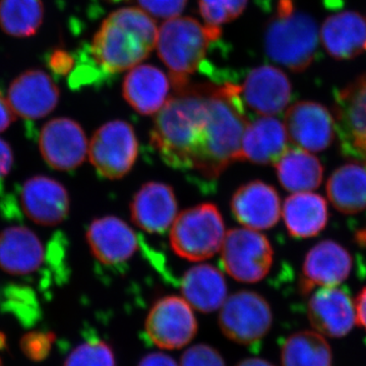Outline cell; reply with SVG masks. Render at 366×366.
<instances>
[{
  "label": "cell",
  "instance_id": "11",
  "mask_svg": "<svg viewBox=\"0 0 366 366\" xmlns=\"http://www.w3.org/2000/svg\"><path fill=\"white\" fill-rule=\"evenodd\" d=\"M334 110L342 153L366 166V74L337 93Z\"/></svg>",
  "mask_w": 366,
  "mask_h": 366
},
{
  "label": "cell",
  "instance_id": "37",
  "mask_svg": "<svg viewBox=\"0 0 366 366\" xmlns=\"http://www.w3.org/2000/svg\"><path fill=\"white\" fill-rule=\"evenodd\" d=\"M74 66V60L66 51L56 50L52 53L49 59V66L55 74H66Z\"/></svg>",
  "mask_w": 366,
  "mask_h": 366
},
{
  "label": "cell",
  "instance_id": "10",
  "mask_svg": "<svg viewBox=\"0 0 366 366\" xmlns=\"http://www.w3.org/2000/svg\"><path fill=\"white\" fill-rule=\"evenodd\" d=\"M149 340L164 350H178L189 345L197 333L192 307L183 297L164 296L154 303L144 324Z\"/></svg>",
  "mask_w": 366,
  "mask_h": 366
},
{
  "label": "cell",
  "instance_id": "38",
  "mask_svg": "<svg viewBox=\"0 0 366 366\" xmlns=\"http://www.w3.org/2000/svg\"><path fill=\"white\" fill-rule=\"evenodd\" d=\"M14 165V152L9 144L0 139V182L6 179Z\"/></svg>",
  "mask_w": 366,
  "mask_h": 366
},
{
  "label": "cell",
  "instance_id": "30",
  "mask_svg": "<svg viewBox=\"0 0 366 366\" xmlns=\"http://www.w3.org/2000/svg\"><path fill=\"white\" fill-rule=\"evenodd\" d=\"M332 362L331 346L317 332H297L282 346V366H332Z\"/></svg>",
  "mask_w": 366,
  "mask_h": 366
},
{
  "label": "cell",
  "instance_id": "41",
  "mask_svg": "<svg viewBox=\"0 0 366 366\" xmlns=\"http://www.w3.org/2000/svg\"><path fill=\"white\" fill-rule=\"evenodd\" d=\"M356 322L366 332V287L358 293L355 300Z\"/></svg>",
  "mask_w": 366,
  "mask_h": 366
},
{
  "label": "cell",
  "instance_id": "19",
  "mask_svg": "<svg viewBox=\"0 0 366 366\" xmlns=\"http://www.w3.org/2000/svg\"><path fill=\"white\" fill-rule=\"evenodd\" d=\"M236 220L252 230L273 228L281 216V202L272 185L254 180L242 185L231 199Z\"/></svg>",
  "mask_w": 366,
  "mask_h": 366
},
{
  "label": "cell",
  "instance_id": "13",
  "mask_svg": "<svg viewBox=\"0 0 366 366\" xmlns=\"http://www.w3.org/2000/svg\"><path fill=\"white\" fill-rule=\"evenodd\" d=\"M288 137L300 149L320 152L333 143L336 124L325 106L312 101H300L288 108L285 114Z\"/></svg>",
  "mask_w": 366,
  "mask_h": 366
},
{
  "label": "cell",
  "instance_id": "29",
  "mask_svg": "<svg viewBox=\"0 0 366 366\" xmlns=\"http://www.w3.org/2000/svg\"><path fill=\"white\" fill-rule=\"evenodd\" d=\"M274 166L282 187L295 194L317 189L324 177L319 159L300 148L287 149Z\"/></svg>",
  "mask_w": 366,
  "mask_h": 366
},
{
  "label": "cell",
  "instance_id": "8",
  "mask_svg": "<svg viewBox=\"0 0 366 366\" xmlns=\"http://www.w3.org/2000/svg\"><path fill=\"white\" fill-rule=\"evenodd\" d=\"M221 250L224 269L242 283L262 280L273 264L274 250L268 238L252 229L229 230Z\"/></svg>",
  "mask_w": 366,
  "mask_h": 366
},
{
  "label": "cell",
  "instance_id": "24",
  "mask_svg": "<svg viewBox=\"0 0 366 366\" xmlns=\"http://www.w3.org/2000/svg\"><path fill=\"white\" fill-rule=\"evenodd\" d=\"M320 40L336 59H352L366 53V21L355 11H343L325 21Z\"/></svg>",
  "mask_w": 366,
  "mask_h": 366
},
{
  "label": "cell",
  "instance_id": "1",
  "mask_svg": "<svg viewBox=\"0 0 366 366\" xmlns=\"http://www.w3.org/2000/svg\"><path fill=\"white\" fill-rule=\"evenodd\" d=\"M249 124L240 86L211 85L203 139L192 157V169L217 178L231 164L242 161V137Z\"/></svg>",
  "mask_w": 366,
  "mask_h": 366
},
{
  "label": "cell",
  "instance_id": "21",
  "mask_svg": "<svg viewBox=\"0 0 366 366\" xmlns=\"http://www.w3.org/2000/svg\"><path fill=\"white\" fill-rule=\"evenodd\" d=\"M86 237L96 259L110 266L129 261L139 249L134 231L114 216L94 220L89 226Z\"/></svg>",
  "mask_w": 366,
  "mask_h": 366
},
{
  "label": "cell",
  "instance_id": "44",
  "mask_svg": "<svg viewBox=\"0 0 366 366\" xmlns=\"http://www.w3.org/2000/svg\"><path fill=\"white\" fill-rule=\"evenodd\" d=\"M0 366H4L2 365L1 360H0Z\"/></svg>",
  "mask_w": 366,
  "mask_h": 366
},
{
  "label": "cell",
  "instance_id": "39",
  "mask_svg": "<svg viewBox=\"0 0 366 366\" xmlns=\"http://www.w3.org/2000/svg\"><path fill=\"white\" fill-rule=\"evenodd\" d=\"M137 366H179V365H177V361L168 354L153 352L144 356Z\"/></svg>",
  "mask_w": 366,
  "mask_h": 366
},
{
  "label": "cell",
  "instance_id": "27",
  "mask_svg": "<svg viewBox=\"0 0 366 366\" xmlns=\"http://www.w3.org/2000/svg\"><path fill=\"white\" fill-rule=\"evenodd\" d=\"M283 218L292 237H314L324 230L329 220L326 199L312 192L293 194L284 203Z\"/></svg>",
  "mask_w": 366,
  "mask_h": 366
},
{
  "label": "cell",
  "instance_id": "6",
  "mask_svg": "<svg viewBox=\"0 0 366 366\" xmlns=\"http://www.w3.org/2000/svg\"><path fill=\"white\" fill-rule=\"evenodd\" d=\"M225 224L213 204H201L182 212L172 224L170 244L173 252L190 262L211 259L225 239Z\"/></svg>",
  "mask_w": 366,
  "mask_h": 366
},
{
  "label": "cell",
  "instance_id": "3",
  "mask_svg": "<svg viewBox=\"0 0 366 366\" xmlns=\"http://www.w3.org/2000/svg\"><path fill=\"white\" fill-rule=\"evenodd\" d=\"M158 30L150 14L143 9H117L105 19L94 36L92 57L106 74L129 71L153 51Z\"/></svg>",
  "mask_w": 366,
  "mask_h": 366
},
{
  "label": "cell",
  "instance_id": "36",
  "mask_svg": "<svg viewBox=\"0 0 366 366\" xmlns=\"http://www.w3.org/2000/svg\"><path fill=\"white\" fill-rule=\"evenodd\" d=\"M50 335H41L38 337H30V338L25 339V347L24 349L28 353H31L33 357H43L47 354L50 348Z\"/></svg>",
  "mask_w": 366,
  "mask_h": 366
},
{
  "label": "cell",
  "instance_id": "32",
  "mask_svg": "<svg viewBox=\"0 0 366 366\" xmlns=\"http://www.w3.org/2000/svg\"><path fill=\"white\" fill-rule=\"evenodd\" d=\"M64 366H117V358L107 342L91 340L76 346Z\"/></svg>",
  "mask_w": 366,
  "mask_h": 366
},
{
  "label": "cell",
  "instance_id": "26",
  "mask_svg": "<svg viewBox=\"0 0 366 366\" xmlns=\"http://www.w3.org/2000/svg\"><path fill=\"white\" fill-rule=\"evenodd\" d=\"M182 297L199 310L209 314L222 307L227 295L223 274L211 264H199L189 269L182 281Z\"/></svg>",
  "mask_w": 366,
  "mask_h": 366
},
{
  "label": "cell",
  "instance_id": "43",
  "mask_svg": "<svg viewBox=\"0 0 366 366\" xmlns=\"http://www.w3.org/2000/svg\"><path fill=\"white\" fill-rule=\"evenodd\" d=\"M355 238L358 245L366 252V226L365 228L358 230V232L356 233Z\"/></svg>",
  "mask_w": 366,
  "mask_h": 366
},
{
  "label": "cell",
  "instance_id": "33",
  "mask_svg": "<svg viewBox=\"0 0 366 366\" xmlns=\"http://www.w3.org/2000/svg\"><path fill=\"white\" fill-rule=\"evenodd\" d=\"M249 0H199L206 25L220 26L234 21L247 9Z\"/></svg>",
  "mask_w": 366,
  "mask_h": 366
},
{
  "label": "cell",
  "instance_id": "12",
  "mask_svg": "<svg viewBox=\"0 0 366 366\" xmlns=\"http://www.w3.org/2000/svg\"><path fill=\"white\" fill-rule=\"evenodd\" d=\"M39 149L53 169L71 171L85 162L88 139L83 127L74 119L53 118L41 129Z\"/></svg>",
  "mask_w": 366,
  "mask_h": 366
},
{
  "label": "cell",
  "instance_id": "25",
  "mask_svg": "<svg viewBox=\"0 0 366 366\" xmlns=\"http://www.w3.org/2000/svg\"><path fill=\"white\" fill-rule=\"evenodd\" d=\"M285 125L272 117L249 122L242 137V161L259 165L276 164L288 149Z\"/></svg>",
  "mask_w": 366,
  "mask_h": 366
},
{
  "label": "cell",
  "instance_id": "28",
  "mask_svg": "<svg viewBox=\"0 0 366 366\" xmlns=\"http://www.w3.org/2000/svg\"><path fill=\"white\" fill-rule=\"evenodd\" d=\"M327 194L341 213L354 215L366 209V166L351 162L334 171L327 182Z\"/></svg>",
  "mask_w": 366,
  "mask_h": 366
},
{
  "label": "cell",
  "instance_id": "20",
  "mask_svg": "<svg viewBox=\"0 0 366 366\" xmlns=\"http://www.w3.org/2000/svg\"><path fill=\"white\" fill-rule=\"evenodd\" d=\"M132 222L142 230L162 234L177 217V199L174 190L163 182L144 183L131 203Z\"/></svg>",
  "mask_w": 366,
  "mask_h": 366
},
{
  "label": "cell",
  "instance_id": "7",
  "mask_svg": "<svg viewBox=\"0 0 366 366\" xmlns=\"http://www.w3.org/2000/svg\"><path fill=\"white\" fill-rule=\"evenodd\" d=\"M273 312L266 298L242 290L226 298L219 314V327L234 343L252 345L262 340L273 325Z\"/></svg>",
  "mask_w": 366,
  "mask_h": 366
},
{
  "label": "cell",
  "instance_id": "5",
  "mask_svg": "<svg viewBox=\"0 0 366 366\" xmlns=\"http://www.w3.org/2000/svg\"><path fill=\"white\" fill-rule=\"evenodd\" d=\"M319 31L312 16L298 11L293 0H279L264 32L269 59L290 71H305L314 61Z\"/></svg>",
  "mask_w": 366,
  "mask_h": 366
},
{
  "label": "cell",
  "instance_id": "34",
  "mask_svg": "<svg viewBox=\"0 0 366 366\" xmlns=\"http://www.w3.org/2000/svg\"><path fill=\"white\" fill-rule=\"evenodd\" d=\"M179 366H226L223 356L208 344H197L187 348L180 358Z\"/></svg>",
  "mask_w": 366,
  "mask_h": 366
},
{
  "label": "cell",
  "instance_id": "45",
  "mask_svg": "<svg viewBox=\"0 0 366 366\" xmlns=\"http://www.w3.org/2000/svg\"><path fill=\"white\" fill-rule=\"evenodd\" d=\"M112 1H120V0H112Z\"/></svg>",
  "mask_w": 366,
  "mask_h": 366
},
{
  "label": "cell",
  "instance_id": "31",
  "mask_svg": "<svg viewBox=\"0 0 366 366\" xmlns=\"http://www.w3.org/2000/svg\"><path fill=\"white\" fill-rule=\"evenodd\" d=\"M42 0H0V28L14 38H29L42 26Z\"/></svg>",
  "mask_w": 366,
  "mask_h": 366
},
{
  "label": "cell",
  "instance_id": "4",
  "mask_svg": "<svg viewBox=\"0 0 366 366\" xmlns=\"http://www.w3.org/2000/svg\"><path fill=\"white\" fill-rule=\"evenodd\" d=\"M220 26H203L190 16L164 21L158 30L156 48L169 69L171 85L177 89L189 84V76L203 64L212 41L220 37Z\"/></svg>",
  "mask_w": 366,
  "mask_h": 366
},
{
  "label": "cell",
  "instance_id": "16",
  "mask_svg": "<svg viewBox=\"0 0 366 366\" xmlns=\"http://www.w3.org/2000/svg\"><path fill=\"white\" fill-rule=\"evenodd\" d=\"M308 320L317 333L342 338L352 331L356 322L355 303L342 287H322L310 297Z\"/></svg>",
  "mask_w": 366,
  "mask_h": 366
},
{
  "label": "cell",
  "instance_id": "42",
  "mask_svg": "<svg viewBox=\"0 0 366 366\" xmlns=\"http://www.w3.org/2000/svg\"><path fill=\"white\" fill-rule=\"evenodd\" d=\"M236 366H274L269 361L264 358L250 357L245 358L236 365Z\"/></svg>",
  "mask_w": 366,
  "mask_h": 366
},
{
  "label": "cell",
  "instance_id": "2",
  "mask_svg": "<svg viewBox=\"0 0 366 366\" xmlns=\"http://www.w3.org/2000/svg\"><path fill=\"white\" fill-rule=\"evenodd\" d=\"M209 86L177 89L156 114L151 142L162 160L177 169H190L192 155L204 134Z\"/></svg>",
  "mask_w": 366,
  "mask_h": 366
},
{
  "label": "cell",
  "instance_id": "18",
  "mask_svg": "<svg viewBox=\"0 0 366 366\" xmlns=\"http://www.w3.org/2000/svg\"><path fill=\"white\" fill-rule=\"evenodd\" d=\"M352 269L348 250L333 240L317 243L308 252L301 272L300 290L312 292L317 286L333 287L345 281Z\"/></svg>",
  "mask_w": 366,
  "mask_h": 366
},
{
  "label": "cell",
  "instance_id": "40",
  "mask_svg": "<svg viewBox=\"0 0 366 366\" xmlns=\"http://www.w3.org/2000/svg\"><path fill=\"white\" fill-rule=\"evenodd\" d=\"M16 119V114L11 109L7 98L0 92V132L6 131Z\"/></svg>",
  "mask_w": 366,
  "mask_h": 366
},
{
  "label": "cell",
  "instance_id": "17",
  "mask_svg": "<svg viewBox=\"0 0 366 366\" xmlns=\"http://www.w3.org/2000/svg\"><path fill=\"white\" fill-rule=\"evenodd\" d=\"M290 81L277 67H255L240 86L243 103L262 117H273L285 109L291 99Z\"/></svg>",
  "mask_w": 366,
  "mask_h": 366
},
{
  "label": "cell",
  "instance_id": "15",
  "mask_svg": "<svg viewBox=\"0 0 366 366\" xmlns=\"http://www.w3.org/2000/svg\"><path fill=\"white\" fill-rule=\"evenodd\" d=\"M21 204L31 221L43 226L64 222L71 209V199L64 185L51 177L38 175L24 183Z\"/></svg>",
  "mask_w": 366,
  "mask_h": 366
},
{
  "label": "cell",
  "instance_id": "23",
  "mask_svg": "<svg viewBox=\"0 0 366 366\" xmlns=\"http://www.w3.org/2000/svg\"><path fill=\"white\" fill-rule=\"evenodd\" d=\"M42 242L32 230L13 226L0 232V269L14 276L35 273L44 262Z\"/></svg>",
  "mask_w": 366,
  "mask_h": 366
},
{
  "label": "cell",
  "instance_id": "9",
  "mask_svg": "<svg viewBox=\"0 0 366 366\" xmlns=\"http://www.w3.org/2000/svg\"><path fill=\"white\" fill-rule=\"evenodd\" d=\"M89 156L100 177L112 180L124 177L139 156L134 127L124 120L103 124L92 137Z\"/></svg>",
  "mask_w": 366,
  "mask_h": 366
},
{
  "label": "cell",
  "instance_id": "14",
  "mask_svg": "<svg viewBox=\"0 0 366 366\" xmlns=\"http://www.w3.org/2000/svg\"><path fill=\"white\" fill-rule=\"evenodd\" d=\"M59 98V86L41 69H29L16 76L7 93L14 114L28 120L47 117L56 108Z\"/></svg>",
  "mask_w": 366,
  "mask_h": 366
},
{
  "label": "cell",
  "instance_id": "22",
  "mask_svg": "<svg viewBox=\"0 0 366 366\" xmlns=\"http://www.w3.org/2000/svg\"><path fill=\"white\" fill-rule=\"evenodd\" d=\"M170 79L158 67L141 64L132 67L122 84V95L142 115L157 114L169 99Z\"/></svg>",
  "mask_w": 366,
  "mask_h": 366
},
{
  "label": "cell",
  "instance_id": "35",
  "mask_svg": "<svg viewBox=\"0 0 366 366\" xmlns=\"http://www.w3.org/2000/svg\"><path fill=\"white\" fill-rule=\"evenodd\" d=\"M139 6L147 14L155 18H177L182 13L187 0H137Z\"/></svg>",
  "mask_w": 366,
  "mask_h": 366
}]
</instances>
